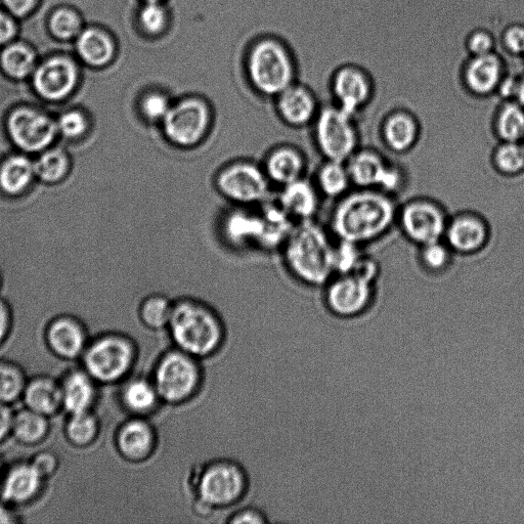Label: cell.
<instances>
[{"mask_svg":"<svg viewBox=\"0 0 524 524\" xmlns=\"http://www.w3.org/2000/svg\"><path fill=\"white\" fill-rule=\"evenodd\" d=\"M399 204L393 197L376 189L354 188L335 201L329 231L335 240L361 247L376 243L397 227Z\"/></svg>","mask_w":524,"mask_h":524,"instance_id":"cell-1","label":"cell"},{"mask_svg":"<svg viewBox=\"0 0 524 524\" xmlns=\"http://www.w3.org/2000/svg\"><path fill=\"white\" fill-rule=\"evenodd\" d=\"M334 237L316 220L299 223L281 249L289 273L310 287H324L334 276Z\"/></svg>","mask_w":524,"mask_h":524,"instance_id":"cell-2","label":"cell"},{"mask_svg":"<svg viewBox=\"0 0 524 524\" xmlns=\"http://www.w3.org/2000/svg\"><path fill=\"white\" fill-rule=\"evenodd\" d=\"M168 330L177 348L197 359L214 355L225 338L221 318L207 303L194 298L174 301Z\"/></svg>","mask_w":524,"mask_h":524,"instance_id":"cell-3","label":"cell"},{"mask_svg":"<svg viewBox=\"0 0 524 524\" xmlns=\"http://www.w3.org/2000/svg\"><path fill=\"white\" fill-rule=\"evenodd\" d=\"M138 359L134 340L123 333L107 331L87 345L79 365L101 386L122 383L133 371Z\"/></svg>","mask_w":524,"mask_h":524,"instance_id":"cell-4","label":"cell"},{"mask_svg":"<svg viewBox=\"0 0 524 524\" xmlns=\"http://www.w3.org/2000/svg\"><path fill=\"white\" fill-rule=\"evenodd\" d=\"M213 125L212 106L206 99L192 95L173 101L159 127L164 140L170 146L191 151L206 142Z\"/></svg>","mask_w":524,"mask_h":524,"instance_id":"cell-5","label":"cell"},{"mask_svg":"<svg viewBox=\"0 0 524 524\" xmlns=\"http://www.w3.org/2000/svg\"><path fill=\"white\" fill-rule=\"evenodd\" d=\"M247 73L254 90L265 97L277 98L295 83V67L291 55L281 41L265 38L251 48Z\"/></svg>","mask_w":524,"mask_h":524,"instance_id":"cell-6","label":"cell"},{"mask_svg":"<svg viewBox=\"0 0 524 524\" xmlns=\"http://www.w3.org/2000/svg\"><path fill=\"white\" fill-rule=\"evenodd\" d=\"M6 129L15 149L30 156L51 148L60 139L51 107L17 105L7 115Z\"/></svg>","mask_w":524,"mask_h":524,"instance_id":"cell-7","label":"cell"},{"mask_svg":"<svg viewBox=\"0 0 524 524\" xmlns=\"http://www.w3.org/2000/svg\"><path fill=\"white\" fill-rule=\"evenodd\" d=\"M312 126L315 144L324 160L346 162L361 148L357 116L334 103L321 107Z\"/></svg>","mask_w":524,"mask_h":524,"instance_id":"cell-8","label":"cell"},{"mask_svg":"<svg viewBox=\"0 0 524 524\" xmlns=\"http://www.w3.org/2000/svg\"><path fill=\"white\" fill-rule=\"evenodd\" d=\"M271 187L264 167L248 159L227 163L214 177L216 192L233 206H260L271 198Z\"/></svg>","mask_w":524,"mask_h":524,"instance_id":"cell-9","label":"cell"},{"mask_svg":"<svg viewBox=\"0 0 524 524\" xmlns=\"http://www.w3.org/2000/svg\"><path fill=\"white\" fill-rule=\"evenodd\" d=\"M197 360L178 348L160 358L152 380L162 402L180 405L196 395L202 381Z\"/></svg>","mask_w":524,"mask_h":524,"instance_id":"cell-10","label":"cell"},{"mask_svg":"<svg viewBox=\"0 0 524 524\" xmlns=\"http://www.w3.org/2000/svg\"><path fill=\"white\" fill-rule=\"evenodd\" d=\"M248 488L242 467L229 460H217L202 468L194 482L196 500L211 509L227 508L238 503Z\"/></svg>","mask_w":524,"mask_h":524,"instance_id":"cell-11","label":"cell"},{"mask_svg":"<svg viewBox=\"0 0 524 524\" xmlns=\"http://www.w3.org/2000/svg\"><path fill=\"white\" fill-rule=\"evenodd\" d=\"M450 215L445 206L428 197L409 199L399 206L397 227L417 247L444 240Z\"/></svg>","mask_w":524,"mask_h":524,"instance_id":"cell-12","label":"cell"},{"mask_svg":"<svg viewBox=\"0 0 524 524\" xmlns=\"http://www.w3.org/2000/svg\"><path fill=\"white\" fill-rule=\"evenodd\" d=\"M92 336L84 321L72 313L52 317L43 330V341L48 351L63 362H78Z\"/></svg>","mask_w":524,"mask_h":524,"instance_id":"cell-13","label":"cell"},{"mask_svg":"<svg viewBox=\"0 0 524 524\" xmlns=\"http://www.w3.org/2000/svg\"><path fill=\"white\" fill-rule=\"evenodd\" d=\"M330 91L334 104L357 116L372 102L375 82L366 68L346 63L333 72Z\"/></svg>","mask_w":524,"mask_h":524,"instance_id":"cell-14","label":"cell"},{"mask_svg":"<svg viewBox=\"0 0 524 524\" xmlns=\"http://www.w3.org/2000/svg\"><path fill=\"white\" fill-rule=\"evenodd\" d=\"M48 483L29 460L15 461L6 465L0 480V500L21 511L45 495Z\"/></svg>","mask_w":524,"mask_h":524,"instance_id":"cell-15","label":"cell"},{"mask_svg":"<svg viewBox=\"0 0 524 524\" xmlns=\"http://www.w3.org/2000/svg\"><path fill=\"white\" fill-rule=\"evenodd\" d=\"M324 287L328 309L342 318H353L366 312L375 294V284L351 274L335 275Z\"/></svg>","mask_w":524,"mask_h":524,"instance_id":"cell-16","label":"cell"},{"mask_svg":"<svg viewBox=\"0 0 524 524\" xmlns=\"http://www.w3.org/2000/svg\"><path fill=\"white\" fill-rule=\"evenodd\" d=\"M492 228L487 218L474 211H461L450 216L444 241L455 255L473 256L487 249Z\"/></svg>","mask_w":524,"mask_h":524,"instance_id":"cell-17","label":"cell"},{"mask_svg":"<svg viewBox=\"0 0 524 524\" xmlns=\"http://www.w3.org/2000/svg\"><path fill=\"white\" fill-rule=\"evenodd\" d=\"M78 72L75 64L64 57H55L33 72L35 94L47 103L60 104L75 92Z\"/></svg>","mask_w":524,"mask_h":524,"instance_id":"cell-18","label":"cell"},{"mask_svg":"<svg viewBox=\"0 0 524 524\" xmlns=\"http://www.w3.org/2000/svg\"><path fill=\"white\" fill-rule=\"evenodd\" d=\"M508 74L504 59L496 52L484 56H469L461 70L464 89L475 98L497 95Z\"/></svg>","mask_w":524,"mask_h":524,"instance_id":"cell-19","label":"cell"},{"mask_svg":"<svg viewBox=\"0 0 524 524\" xmlns=\"http://www.w3.org/2000/svg\"><path fill=\"white\" fill-rule=\"evenodd\" d=\"M422 127L418 117L404 108L388 112L380 124L383 145L391 153L405 155L412 152L421 140Z\"/></svg>","mask_w":524,"mask_h":524,"instance_id":"cell-20","label":"cell"},{"mask_svg":"<svg viewBox=\"0 0 524 524\" xmlns=\"http://www.w3.org/2000/svg\"><path fill=\"white\" fill-rule=\"evenodd\" d=\"M63 412L66 415L96 411L100 384L80 365L67 369L59 377Z\"/></svg>","mask_w":524,"mask_h":524,"instance_id":"cell-21","label":"cell"},{"mask_svg":"<svg viewBox=\"0 0 524 524\" xmlns=\"http://www.w3.org/2000/svg\"><path fill=\"white\" fill-rule=\"evenodd\" d=\"M117 453L128 462L149 459L157 446L154 427L143 417L134 416L122 423L114 438Z\"/></svg>","mask_w":524,"mask_h":524,"instance_id":"cell-22","label":"cell"},{"mask_svg":"<svg viewBox=\"0 0 524 524\" xmlns=\"http://www.w3.org/2000/svg\"><path fill=\"white\" fill-rule=\"evenodd\" d=\"M280 120L295 129L312 126L321 106L310 87L293 83L276 99Z\"/></svg>","mask_w":524,"mask_h":524,"instance_id":"cell-23","label":"cell"},{"mask_svg":"<svg viewBox=\"0 0 524 524\" xmlns=\"http://www.w3.org/2000/svg\"><path fill=\"white\" fill-rule=\"evenodd\" d=\"M224 240L232 247L258 248L262 235V221L257 207L233 206L224 214L220 225Z\"/></svg>","mask_w":524,"mask_h":524,"instance_id":"cell-24","label":"cell"},{"mask_svg":"<svg viewBox=\"0 0 524 524\" xmlns=\"http://www.w3.org/2000/svg\"><path fill=\"white\" fill-rule=\"evenodd\" d=\"M322 198L315 182L304 177L280 188L276 199L292 220L299 224L316 220Z\"/></svg>","mask_w":524,"mask_h":524,"instance_id":"cell-25","label":"cell"},{"mask_svg":"<svg viewBox=\"0 0 524 524\" xmlns=\"http://www.w3.org/2000/svg\"><path fill=\"white\" fill-rule=\"evenodd\" d=\"M261 165L271 184L282 188L305 177L308 160L299 148L280 145L269 151Z\"/></svg>","mask_w":524,"mask_h":524,"instance_id":"cell-26","label":"cell"},{"mask_svg":"<svg viewBox=\"0 0 524 524\" xmlns=\"http://www.w3.org/2000/svg\"><path fill=\"white\" fill-rule=\"evenodd\" d=\"M21 402L23 407L51 419L64 413L59 378L47 374L29 377Z\"/></svg>","mask_w":524,"mask_h":524,"instance_id":"cell-27","label":"cell"},{"mask_svg":"<svg viewBox=\"0 0 524 524\" xmlns=\"http://www.w3.org/2000/svg\"><path fill=\"white\" fill-rule=\"evenodd\" d=\"M262 235L258 249L266 251L281 250L291 235L296 223L282 208L277 199L270 198L258 206Z\"/></svg>","mask_w":524,"mask_h":524,"instance_id":"cell-28","label":"cell"},{"mask_svg":"<svg viewBox=\"0 0 524 524\" xmlns=\"http://www.w3.org/2000/svg\"><path fill=\"white\" fill-rule=\"evenodd\" d=\"M390 160L373 148H360L345 163L354 188L378 190Z\"/></svg>","mask_w":524,"mask_h":524,"instance_id":"cell-29","label":"cell"},{"mask_svg":"<svg viewBox=\"0 0 524 524\" xmlns=\"http://www.w3.org/2000/svg\"><path fill=\"white\" fill-rule=\"evenodd\" d=\"M36 181L34 158L15 151L0 161V191L17 197L27 192Z\"/></svg>","mask_w":524,"mask_h":524,"instance_id":"cell-30","label":"cell"},{"mask_svg":"<svg viewBox=\"0 0 524 524\" xmlns=\"http://www.w3.org/2000/svg\"><path fill=\"white\" fill-rule=\"evenodd\" d=\"M52 433V419L28 408L15 411L12 440L26 448L45 444Z\"/></svg>","mask_w":524,"mask_h":524,"instance_id":"cell-31","label":"cell"},{"mask_svg":"<svg viewBox=\"0 0 524 524\" xmlns=\"http://www.w3.org/2000/svg\"><path fill=\"white\" fill-rule=\"evenodd\" d=\"M119 391L122 407L136 417L153 412L161 401L153 380L144 377L125 379Z\"/></svg>","mask_w":524,"mask_h":524,"instance_id":"cell-32","label":"cell"},{"mask_svg":"<svg viewBox=\"0 0 524 524\" xmlns=\"http://www.w3.org/2000/svg\"><path fill=\"white\" fill-rule=\"evenodd\" d=\"M102 422L96 411L66 415L63 434L66 442L74 449L87 450L100 439Z\"/></svg>","mask_w":524,"mask_h":524,"instance_id":"cell-33","label":"cell"},{"mask_svg":"<svg viewBox=\"0 0 524 524\" xmlns=\"http://www.w3.org/2000/svg\"><path fill=\"white\" fill-rule=\"evenodd\" d=\"M79 57L93 67H104L115 57L116 47L112 37L99 29L82 30L76 40Z\"/></svg>","mask_w":524,"mask_h":524,"instance_id":"cell-34","label":"cell"},{"mask_svg":"<svg viewBox=\"0 0 524 524\" xmlns=\"http://www.w3.org/2000/svg\"><path fill=\"white\" fill-rule=\"evenodd\" d=\"M71 157L65 146L58 142L34 158L36 180L46 184L64 181L71 169Z\"/></svg>","mask_w":524,"mask_h":524,"instance_id":"cell-35","label":"cell"},{"mask_svg":"<svg viewBox=\"0 0 524 524\" xmlns=\"http://www.w3.org/2000/svg\"><path fill=\"white\" fill-rule=\"evenodd\" d=\"M322 197L337 201L354 189L345 162L324 160L314 181Z\"/></svg>","mask_w":524,"mask_h":524,"instance_id":"cell-36","label":"cell"},{"mask_svg":"<svg viewBox=\"0 0 524 524\" xmlns=\"http://www.w3.org/2000/svg\"><path fill=\"white\" fill-rule=\"evenodd\" d=\"M493 131L498 142L524 141V107L516 100H502L493 118Z\"/></svg>","mask_w":524,"mask_h":524,"instance_id":"cell-37","label":"cell"},{"mask_svg":"<svg viewBox=\"0 0 524 524\" xmlns=\"http://www.w3.org/2000/svg\"><path fill=\"white\" fill-rule=\"evenodd\" d=\"M56 113L60 139L75 142L89 135L93 121L91 114L85 108L74 105Z\"/></svg>","mask_w":524,"mask_h":524,"instance_id":"cell-38","label":"cell"},{"mask_svg":"<svg viewBox=\"0 0 524 524\" xmlns=\"http://www.w3.org/2000/svg\"><path fill=\"white\" fill-rule=\"evenodd\" d=\"M28 379L20 364L0 358V404L14 406L21 402Z\"/></svg>","mask_w":524,"mask_h":524,"instance_id":"cell-39","label":"cell"},{"mask_svg":"<svg viewBox=\"0 0 524 524\" xmlns=\"http://www.w3.org/2000/svg\"><path fill=\"white\" fill-rule=\"evenodd\" d=\"M494 170L505 178H517L524 173V144L499 142L491 155Z\"/></svg>","mask_w":524,"mask_h":524,"instance_id":"cell-40","label":"cell"},{"mask_svg":"<svg viewBox=\"0 0 524 524\" xmlns=\"http://www.w3.org/2000/svg\"><path fill=\"white\" fill-rule=\"evenodd\" d=\"M174 301L162 294L147 296L140 304L139 316L142 323L154 330L168 328Z\"/></svg>","mask_w":524,"mask_h":524,"instance_id":"cell-41","label":"cell"},{"mask_svg":"<svg viewBox=\"0 0 524 524\" xmlns=\"http://www.w3.org/2000/svg\"><path fill=\"white\" fill-rule=\"evenodd\" d=\"M0 63L6 74L16 80L29 77L36 69V58L32 50L18 43L3 51Z\"/></svg>","mask_w":524,"mask_h":524,"instance_id":"cell-42","label":"cell"},{"mask_svg":"<svg viewBox=\"0 0 524 524\" xmlns=\"http://www.w3.org/2000/svg\"><path fill=\"white\" fill-rule=\"evenodd\" d=\"M454 252L444 240L418 247V261L429 274L439 275L448 271L454 261Z\"/></svg>","mask_w":524,"mask_h":524,"instance_id":"cell-43","label":"cell"},{"mask_svg":"<svg viewBox=\"0 0 524 524\" xmlns=\"http://www.w3.org/2000/svg\"><path fill=\"white\" fill-rule=\"evenodd\" d=\"M172 103L173 100L165 92L150 90L139 98L137 112L145 124L160 126L168 114Z\"/></svg>","mask_w":524,"mask_h":524,"instance_id":"cell-44","label":"cell"},{"mask_svg":"<svg viewBox=\"0 0 524 524\" xmlns=\"http://www.w3.org/2000/svg\"><path fill=\"white\" fill-rule=\"evenodd\" d=\"M138 22L145 34L157 37L167 30L170 16L164 4H143Z\"/></svg>","mask_w":524,"mask_h":524,"instance_id":"cell-45","label":"cell"},{"mask_svg":"<svg viewBox=\"0 0 524 524\" xmlns=\"http://www.w3.org/2000/svg\"><path fill=\"white\" fill-rule=\"evenodd\" d=\"M364 253V248L355 243L343 240H335V275L352 274L355 271Z\"/></svg>","mask_w":524,"mask_h":524,"instance_id":"cell-46","label":"cell"},{"mask_svg":"<svg viewBox=\"0 0 524 524\" xmlns=\"http://www.w3.org/2000/svg\"><path fill=\"white\" fill-rule=\"evenodd\" d=\"M50 29L57 38L69 40L78 37L82 31V23L73 11L61 9L53 14Z\"/></svg>","mask_w":524,"mask_h":524,"instance_id":"cell-47","label":"cell"},{"mask_svg":"<svg viewBox=\"0 0 524 524\" xmlns=\"http://www.w3.org/2000/svg\"><path fill=\"white\" fill-rule=\"evenodd\" d=\"M496 38L485 28H476L465 38V50L468 56H484L496 52Z\"/></svg>","mask_w":524,"mask_h":524,"instance_id":"cell-48","label":"cell"},{"mask_svg":"<svg viewBox=\"0 0 524 524\" xmlns=\"http://www.w3.org/2000/svg\"><path fill=\"white\" fill-rule=\"evenodd\" d=\"M407 182L408 178L405 168L396 162L390 161L378 190L393 197H398L406 189Z\"/></svg>","mask_w":524,"mask_h":524,"instance_id":"cell-49","label":"cell"},{"mask_svg":"<svg viewBox=\"0 0 524 524\" xmlns=\"http://www.w3.org/2000/svg\"><path fill=\"white\" fill-rule=\"evenodd\" d=\"M501 43L508 55L524 58V24L511 23L506 26L501 34Z\"/></svg>","mask_w":524,"mask_h":524,"instance_id":"cell-50","label":"cell"},{"mask_svg":"<svg viewBox=\"0 0 524 524\" xmlns=\"http://www.w3.org/2000/svg\"><path fill=\"white\" fill-rule=\"evenodd\" d=\"M29 461L39 474L50 482L61 468L59 455L52 450H41L36 452Z\"/></svg>","mask_w":524,"mask_h":524,"instance_id":"cell-51","label":"cell"},{"mask_svg":"<svg viewBox=\"0 0 524 524\" xmlns=\"http://www.w3.org/2000/svg\"><path fill=\"white\" fill-rule=\"evenodd\" d=\"M15 309L13 303L0 296V349L10 340L15 327Z\"/></svg>","mask_w":524,"mask_h":524,"instance_id":"cell-52","label":"cell"},{"mask_svg":"<svg viewBox=\"0 0 524 524\" xmlns=\"http://www.w3.org/2000/svg\"><path fill=\"white\" fill-rule=\"evenodd\" d=\"M380 271L379 262L364 253L355 271L351 275H355L367 282L375 284L380 275Z\"/></svg>","mask_w":524,"mask_h":524,"instance_id":"cell-53","label":"cell"},{"mask_svg":"<svg viewBox=\"0 0 524 524\" xmlns=\"http://www.w3.org/2000/svg\"><path fill=\"white\" fill-rule=\"evenodd\" d=\"M14 414L13 406L0 404V447L12 440Z\"/></svg>","mask_w":524,"mask_h":524,"instance_id":"cell-54","label":"cell"},{"mask_svg":"<svg viewBox=\"0 0 524 524\" xmlns=\"http://www.w3.org/2000/svg\"><path fill=\"white\" fill-rule=\"evenodd\" d=\"M230 523H266L268 522L266 516L255 509H244L239 510L235 514L231 515L229 519Z\"/></svg>","mask_w":524,"mask_h":524,"instance_id":"cell-55","label":"cell"},{"mask_svg":"<svg viewBox=\"0 0 524 524\" xmlns=\"http://www.w3.org/2000/svg\"><path fill=\"white\" fill-rule=\"evenodd\" d=\"M17 33V27L13 19L5 13L0 12V46L7 45Z\"/></svg>","mask_w":524,"mask_h":524,"instance_id":"cell-56","label":"cell"},{"mask_svg":"<svg viewBox=\"0 0 524 524\" xmlns=\"http://www.w3.org/2000/svg\"><path fill=\"white\" fill-rule=\"evenodd\" d=\"M37 0H4L8 11L17 17L28 15L35 7Z\"/></svg>","mask_w":524,"mask_h":524,"instance_id":"cell-57","label":"cell"},{"mask_svg":"<svg viewBox=\"0 0 524 524\" xmlns=\"http://www.w3.org/2000/svg\"><path fill=\"white\" fill-rule=\"evenodd\" d=\"M24 522L19 510L0 500V524H17Z\"/></svg>","mask_w":524,"mask_h":524,"instance_id":"cell-58","label":"cell"},{"mask_svg":"<svg viewBox=\"0 0 524 524\" xmlns=\"http://www.w3.org/2000/svg\"><path fill=\"white\" fill-rule=\"evenodd\" d=\"M515 100L524 107V73L517 76Z\"/></svg>","mask_w":524,"mask_h":524,"instance_id":"cell-59","label":"cell"},{"mask_svg":"<svg viewBox=\"0 0 524 524\" xmlns=\"http://www.w3.org/2000/svg\"><path fill=\"white\" fill-rule=\"evenodd\" d=\"M5 468H6V464L4 463L2 457H0V480H2Z\"/></svg>","mask_w":524,"mask_h":524,"instance_id":"cell-60","label":"cell"},{"mask_svg":"<svg viewBox=\"0 0 524 524\" xmlns=\"http://www.w3.org/2000/svg\"><path fill=\"white\" fill-rule=\"evenodd\" d=\"M165 0H143V4H164Z\"/></svg>","mask_w":524,"mask_h":524,"instance_id":"cell-61","label":"cell"},{"mask_svg":"<svg viewBox=\"0 0 524 524\" xmlns=\"http://www.w3.org/2000/svg\"><path fill=\"white\" fill-rule=\"evenodd\" d=\"M0 289H2V277H0Z\"/></svg>","mask_w":524,"mask_h":524,"instance_id":"cell-62","label":"cell"},{"mask_svg":"<svg viewBox=\"0 0 524 524\" xmlns=\"http://www.w3.org/2000/svg\"><path fill=\"white\" fill-rule=\"evenodd\" d=\"M522 143L524 144V141Z\"/></svg>","mask_w":524,"mask_h":524,"instance_id":"cell-63","label":"cell"}]
</instances>
